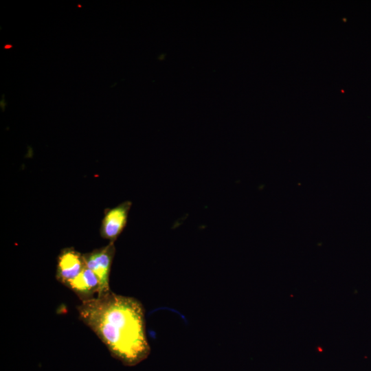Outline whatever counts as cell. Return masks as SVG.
<instances>
[{
    "instance_id": "6da1fadb",
    "label": "cell",
    "mask_w": 371,
    "mask_h": 371,
    "mask_svg": "<svg viewBox=\"0 0 371 371\" xmlns=\"http://www.w3.org/2000/svg\"><path fill=\"white\" fill-rule=\"evenodd\" d=\"M77 311L79 319L124 366H136L150 355L144 308L137 299L110 291L81 302Z\"/></svg>"
},
{
    "instance_id": "7a4b0ae2",
    "label": "cell",
    "mask_w": 371,
    "mask_h": 371,
    "mask_svg": "<svg viewBox=\"0 0 371 371\" xmlns=\"http://www.w3.org/2000/svg\"><path fill=\"white\" fill-rule=\"evenodd\" d=\"M115 254L113 243L90 253L83 254L86 267L97 276L100 283L98 296L111 291L109 287V275Z\"/></svg>"
},
{
    "instance_id": "3957f363",
    "label": "cell",
    "mask_w": 371,
    "mask_h": 371,
    "mask_svg": "<svg viewBox=\"0 0 371 371\" xmlns=\"http://www.w3.org/2000/svg\"><path fill=\"white\" fill-rule=\"evenodd\" d=\"M86 267L83 255L74 249H66L58 258L56 277L65 286L77 277Z\"/></svg>"
},
{
    "instance_id": "277c9868",
    "label": "cell",
    "mask_w": 371,
    "mask_h": 371,
    "mask_svg": "<svg viewBox=\"0 0 371 371\" xmlns=\"http://www.w3.org/2000/svg\"><path fill=\"white\" fill-rule=\"evenodd\" d=\"M131 207L130 201H125L106 213L102 223L101 235L114 243L124 229Z\"/></svg>"
},
{
    "instance_id": "5b68a950",
    "label": "cell",
    "mask_w": 371,
    "mask_h": 371,
    "mask_svg": "<svg viewBox=\"0 0 371 371\" xmlns=\"http://www.w3.org/2000/svg\"><path fill=\"white\" fill-rule=\"evenodd\" d=\"M66 286L71 290L81 302H84L98 296L100 283L95 273L85 267L82 272Z\"/></svg>"
}]
</instances>
